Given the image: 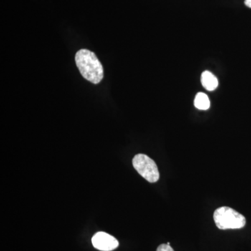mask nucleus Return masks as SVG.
Instances as JSON below:
<instances>
[{
    "label": "nucleus",
    "instance_id": "f257e3e1",
    "mask_svg": "<svg viewBox=\"0 0 251 251\" xmlns=\"http://www.w3.org/2000/svg\"><path fill=\"white\" fill-rule=\"evenodd\" d=\"M81 75L92 83L99 84L103 78V68L97 55L92 51L81 49L75 57Z\"/></svg>",
    "mask_w": 251,
    "mask_h": 251
},
{
    "label": "nucleus",
    "instance_id": "f03ea898",
    "mask_svg": "<svg viewBox=\"0 0 251 251\" xmlns=\"http://www.w3.org/2000/svg\"><path fill=\"white\" fill-rule=\"evenodd\" d=\"M214 220L220 229H241L247 222L242 214L228 206H221L216 209Z\"/></svg>",
    "mask_w": 251,
    "mask_h": 251
},
{
    "label": "nucleus",
    "instance_id": "7ed1b4c3",
    "mask_svg": "<svg viewBox=\"0 0 251 251\" xmlns=\"http://www.w3.org/2000/svg\"><path fill=\"white\" fill-rule=\"evenodd\" d=\"M133 166L149 182L155 183L159 179V171L156 163L147 155L143 153L135 155L133 159Z\"/></svg>",
    "mask_w": 251,
    "mask_h": 251
},
{
    "label": "nucleus",
    "instance_id": "20e7f679",
    "mask_svg": "<svg viewBox=\"0 0 251 251\" xmlns=\"http://www.w3.org/2000/svg\"><path fill=\"white\" fill-rule=\"evenodd\" d=\"M92 242L95 249L101 251H113L119 246L118 241L115 237L103 232L94 234Z\"/></svg>",
    "mask_w": 251,
    "mask_h": 251
},
{
    "label": "nucleus",
    "instance_id": "39448f33",
    "mask_svg": "<svg viewBox=\"0 0 251 251\" xmlns=\"http://www.w3.org/2000/svg\"><path fill=\"white\" fill-rule=\"evenodd\" d=\"M201 82L203 87L208 91L215 90L219 85V82L215 75L207 71L202 73Z\"/></svg>",
    "mask_w": 251,
    "mask_h": 251
},
{
    "label": "nucleus",
    "instance_id": "423d86ee",
    "mask_svg": "<svg viewBox=\"0 0 251 251\" xmlns=\"http://www.w3.org/2000/svg\"><path fill=\"white\" fill-rule=\"evenodd\" d=\"M194 105L199 110H208L210 107V100L206 94L200 92L195 98Z\"/></svg>",
    "mask_w": 251,
    "mask_h": 251
},
{
    "label": "nucleus",
    "instance_id": "0eeeda50",
    "mask_svg": "<svg viewBox=\"0 0 251 251\" xmlns=\"http://www.w3.org/2000/svg\"><path fill=\"white\" fill-rule=\"evenodd\" d=\"M156 251H175L173 250V248L168 244H161L157 249Z\"/></svg>",
    "mask_w": 251,
    "mask_h": 251
},
{
    "label": "nucleus",
    "instance_id": "6e6552de",
    "mask_svg": "<svg viewBox=\"0 0 251 251\" xmlns=\"http://www.w3.org/2000/svg\"><path fill=\"white\" fill-rule=\"evenodd\" d=\"M244 4H245L246 6H248V7L251 8V0H245Z\"/></svg>",
    "mask_w": 251,
    "mask_h": 251
}]
</instances>
